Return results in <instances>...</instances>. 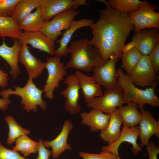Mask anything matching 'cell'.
Returning <instances> with one entry per match:
<instances>
[{
    "instance_id": "1",
    "label": "cell",
    "mask_w": 159,
    "mask_h": 159,
    "mask_svg": "<svg viewBox=\"0 0 159 159\" xmlns=\"http://www.w3.org/2000/svg\"><path fill=\"white\" fill-rule=\"evenodd\" d=\"M98 1L106 6L100 11L98 19L90 26L92 36L88 43L97 48L106 62L112 56L120 58L125 41L134 27L127 14L113 8L107 1Z\"/></svg>"
},
{
    "instance_id": "2",
    "label": "cell",
    "mask_w": 159,
    "mask_h": 159,
    "mask_svg": "<svg viewBox=\"0 0 159 159\" xmlns=\"http://www.w3.org/2000/svg\"><path fill=\"white\" fill-rule=\"evenodd\" d=\"M88 40L87 39H79L72 42L68 47L71 58L64 66L66 69L72 68L90 72L95 67L105 63L97 48L88 44Z\"/></svg>"
},
{
    "instance_id": "3",
    "label": "cell",
    "mask_w": 159,
    "mask_h": 159,
    "mask_svg": "<svg viewBox=\"0 0 159 159\" xmlns=\"http://www.w3.org/2000/svg\"><path fill=\"white\" fill-rule=\"evenodd\" d=\"M117 85L122 89L123 97L127 103H135L140 110L143 109L145 104L154 107L159 106V97L155 92L158 80L151 87L140 89L132 83L129 75L120 68L117 70Z\"/></svg>"
},
{
    "instance_id": "4",
    "label": "cell",
    "mask_w": 159,
    "mask_h": 159,
    "mask_svg": "<svg viewBox=\"0 0 159 159\" xmlns=\"http://www.w3.org/2000/svg\"><path fill=\"white\" fill-rule=\"evenodd\" d=\"M15 90L11 88L4 89L0 92V95L3 98H9L11 95H17L21 98V104L23 109L27 112L33 110L36 112L38 106L43 110L45 111L47 102L42 98L43 90L38 88L34 83L33 79L29 78L25 85L22 87H14Z\"/></svg>"
},
{
    "instance_id": "5",
    "label": "cell",
    "mask_w": 159,
    "mask_h": 159,
    "mask_svg": "<svg viewBox=\"0 0 159 159\" xmlns=\"http://www.w3.org/2000/svg\"><path fill=\"white\" fill-rule=\"evenodd\" d=\"M45 68L48 72V77L43 90L45 97L50 100L54 98V92L59 86V83L64 80V77L67 73L64 63L61 58L55 55L53 57H46Z\"/></svg>"
},
{
    "instance_id": "6",
    "label": "cell",
    "mask_w": 159,
    "mask_h": 159,
    "mask_svg": "<svg viewBox=\"0 0 159 159\" xmlns=\"http://www.w3.org/2000/svg\"><path fill=\"white\" fill-rule=\"evenodd\" d=\"M157 6L145 1L138 10L127 15L134 26L136 32L144 29L159 28V13L155 11Z\"/></svg>"
},
{
    "instance_id": "7",
    "label": "cell",
    "mask_w": 159,
    "mask_h": 159,
    "mask_svg": "<svg viewBox=\"0 0 159 159\" xmlns=\"http://www.w3.org/2000/svg\"><path fill=\"white\" fill-rule=\"evenodd\" d=\"M122 88L117 85L113 89L105 90L102 96L95 97L86 103L87 106L107 114H110L126 103L123 97Z\"/></svg>"
},
{
    "instance_id": "8",
    "label": "cell",
    "mask_w": 159,
    "mask_h": 159,
    "mask_svg": "<svg viewBox=\"0 0 159 159\" xmlns=\"http://www.w3.org/2000/svg\"><path fill=\"white\" fill-rule=\"evenodd\" d=\"M129 76L135 86L142 87H151L158 79L148 55L141 56L137 64Z\"/></svg>"
},
{
    "instance_id": "9",
    "label": "cell",
    "mask_w": 159,
    "mask_h": 159,
    "mask_svg": "<svg viewBox=\"0 0 159 159\" xmlns=\"http://www.w3.org/2000/svg\"><path fill=\"white\" fill-rule=\"evenodd\" d=\"M79 13V11L74 9L63 11L46 22L41 32L54 42L63 30L70 27Z\"/></svg>"
},
{
    "instance_id": "10",
    "label": "cell",
    "mask_w": 159,
    "mask_h": 159,
    "mask_svg": "<svg viewBox=\"0 0 159 159\" xmlns=\"http://www.w3.org/2000/svg\"><path fill=\"white\" fill-rule=\"evenodd\" d=\"M118 59L112 56L104 64L95 67L93 70L92 77L96 82L106 90H113L117 85L115 66Z\"/></svg>"
},
{
    "instance_id": "11",
    "label": "cell",
    "mask_w": 159,
    "mask_h": 159,
    "mask_svg": "<svg viewBox=\"0 0 159 159\" xmlns=\"http://www.w3.org/2000/svg\"><path fill=\"white\" fill-rule=\"evenodd\" d=\"M85 0H46L40 7L41 17L45 22L65 10L77 9L80 6L88 5Z\"/></svg>"
},
{
    "instance_id": "12",
    "label": "cell",
    "mask_w": 159,
    "mask_h": 159,
    "mask_svg": "<svg viewBox=\"0 0 159 159\" xmlns=\"http://www.w3.org/2000/svg\"><path fill=\"white\" fill-rule=\"evenodd\" d=\"M64 83L67 87L62 91L61 95L66 98L65 109L71 115L78 113L80 112L81 107L78 102L80 89L78 79L74 74L69 75Z\"/></svg>"
},
{
    "instance_id": "13",
    "label": "cell",
    "mask_w": 159,
    "mask_h": 159,
    "mask_svg": "<svg viewBox=\"0 0 159 159\" xmlns=\"http://www.w3.org/2000/svg\"><path fill=\"white\" fill-rule=\"evenodd\" d=\"M139 135L138 126L130 127L123 124L120 135L118 139L114 143L102 147V151H107L119 156V147L122 143L126 142L132 145L131 150L134 155H137L142 150V148L137 142Z\"/></svg>"
},
{
    "instance_id": "14",
    "label": "cell",
    "mask_w": 159,
    "mask_h": 159,
    "mask_svg": "<svg viewBox=\"0 0 159 159\" xmlns=\"http://www.w3.org/2000/svg\"><path fill=\"white\" fill-rule=\"evenodd\" d=\"M158 29H144L135 32L132 41L142 55H148L159 42Z\"/></svg>"
},
{
    "instance_id": "15",
    "label": "cell",
    "mask_w": 159,
    "mask_h": 159,
    "mask_svg": "<svg viewBox=\"0 0 159 159\" xmlns=\"http://www.w3.org/2000/svg\"><path fill=\"white\" fill-rule=\"evenodd\" d=\"M18 39L22 44H30L32 47L51 56L54 55L56 49L54 42L41 31L22 32Z\"/></svg>"
},
{
    "instance_id": "16",
    "label": "cell",
    "mask_w": 159,
    "mask_h": 159,
    "mask_svg": "<svg viewBox=\"0 0 159 159\" xmlns=\"http://www.w3.org/2000/svg\"><path fill=\"white\" fill-rule=\"evenodd\" d=\"M141 117L138 126L140 140V146L142 148L149 143L150 137L155 134L159 137V121H156L151 112L143 109L140 110Z\"/></svg>"
},
{
    "instance_id": "17",
    "label": "cell",
    "mask_w": 159,
    "mask_h": 159,
    "mask_svg": "<svg viewBox=\"0 0 159 159\" xmlns=\"http://www.w3.org/2000/svg\"><path fill=\"white\" fill-rule=\"evenodd\" d=\"M73 127V125L71 121L66 120L64 121L61 131L56 138L51 141H43L46 148H52V155L54 159L59 158L64 151L72 150L71 145L67 143V141L69 133Z\"/></svg>"
},
{
    "instance_id": "18",
    "label": "cell",
    "mask_w": 159,
    "mask_h": 159,
    "mask_svg": "<svg viewBox=\"0 0 159 159\" xmlns=\"http://www.w3.org/2000/svg\"><path fill=\"white\" fill-rule=\"evenodd\" d=\"M11 47H9L4 39L0 45V56L4 59L9 65L13 78L16 80L21 73L18 65L19 57L22 44L17 39H14Z\"/></svg>"
},
{
    "instance_id": "19",
    "label": "cell",
    "mask_w": 159,
    "mask_h": 159,
    "mask_svg": "<svg viewBox=\"0 0 159 159\" xmlns=\"http://www.w3.org/2000/svg\"><path fill=\"white\" fill-rule=\"evenodd\" d=\"M29 48L27 44H22L19 60L26 68L29 78L36 79L41 74L45 68L46 63L32 55Z\"/></svg>"
},
{
    "instance_id": "20",
    "label": "cell",
    "mask_w": 159,
    "mask_h": 159,
    "mask_svg": "<svg viewBox=\"0 0 159 159\" xmlns=\"http://www.w3.org/2000/svg\"><path fill=\"white\" fill-rule=\"evenodd\" d=\"M94 23L92 19L83 18L75 21L73 22L70 27L64 33L61 39L57 40V43L59 46L55 50L54 55L60 58L66 56L69 54L68 44L75 32L79 29L86 26H90Z\"/></svg>"
},
{
    "instance_id": "21",
    "label": "cell",
    "mask_w": 159,
    "mask_h": 159,
    "mask_svg": "<svg viewBox=\"0 0 159 159\" xmlns=\"http://www.w3.org/2000/svg\"><path fill=\"white\" fill-rule=\"evenodd\" d=\"M80 116L81 124L89 127L92 132L104 130L107 127L110 118V114L104 113L94 108H92L88 112H82Z\"/></svg>"
},
{
    "instance_id": "22",
    "label": "cell",
    "mask_w": 159,
    "mask_h": 159,
    "mask_svg": "<svg viewBox=\"0 0 159 159\" xmlns=\"http://www.w3.org/2000/svg\"><path fill=\"white\" fill-rule=\"evenodd\" d=\"M74 74L78 79L86 103L94 97L103 95L101 86L96 82L92 76H88L79 70Z\"/></svg>"
},
{
    "instance_id": "23",
    "label": "cell",
    "mask_w": 159,
    "mask_h": 159,
    "mask_svg": "<svg viewBox=\"0 0 159 159\" xmlns=\"http://www.w3.org/2000/svg\"><path fill=\"white\" fill-rule=\"evenodd\" d=\"M110 114V118L108 124L104 130L100 131V136L104 141L108 145L116 141L120 137L121 132L120 127L123 123L117 108Z\"/></svg>"
},
{
    "instance_id": "24",
    "label": "cell",
    "mask_w": 159,
    "mask_h": 159,
    "mask_svg": "<svg viewBox=\"0 0 159 159\" xmlns=\"http://www.w3.org/2000/svg\"><path fill=\"white\" fill-rule=\"evenodd\" d=\"M46 0H19L11 17L19 24L35 9L42 5Z\"/></svg>"
},
{
    "instance_id": "25",
    "label": "cell",
    "mask_w": 159,
    "mask_h": 159,
    "mask_svg": "<svg viewBox=\"0 0 159 159\" xmlns=\"http://www.w3.org/2000/svg\"><path fill=\"white\" fill-rule=\"evenodd\" d=\"M117 110L123 124L130 127H135L139 124L141 114L138 111V105L135 103H128L126 105L117 108Z\"/></svg>"
},
{
    "instance_id": "26",
    "label": "cell",
    "mask_w": 159,
    "mask_h": 159,
    "mask_svg": "<svg viewBox=\"0 0 159 159\" xmlns=\"http://www.w3.org/2000/svg\"><path fill=\"white\" fill-rule=\"evenodd\" d=\"M40 6L29 14L19 24L21 30L25 32L42 31L46 22L42 19Z\"/></svg>"
},
{
    "instance_id": "27",
    "label": "cell",
    "mask_w": 159,
    "mask_h": 159,
    "mask_svg": "<svg viewBox=\"0 0 159 159\" xmlns=\"http://www.w3.org/2000/svg\"><path fill=\"white\" fill-rule=\"evenodd\" d=\"M22 32L19 24L11 17L0 16V37L17 39Z\"/></svg>"
},
{
    "instance_id": "28",
    "label": "cell",
    "mask_w": 159,
    "mask_h": 159,
    "mask_svg": "<svg viewBox=\"0 0 159 159\" xmlns=\"http://www.w3.org/2000/svg\"><path fill=\"white\" fill-rule=\"evenodd\" d=\"M107 2L113 8L127 14L138 10L145 1L138 0H108Z\"/></svg>"
},
{
    "instance_id": "29",
    "label": "cell",
    "mask_w": 159,
    "mask_h": 159,
    "mask_svg": "<svg viewBox=\"0 0 159 159\" xmlns=\"http://www.w3.org/2000/svg\"><path fill=\"white\" fill-rule=\"evenodd\" d=\"M15 141L16 144L13 150L16 151H20L25 157L37 152L38 142L32 140L26 135L20 136L17 138Z\"/></svg>"
},
{
    "instance_id": "30",
    "label": "cell",
    "mask_w": 159,
    "mask_h": 159,
    "mask_svg": "<svg viewBox=\"0 0 159 159\" xmlns=\"http://www.w3.org/2000/svg\"><path fill=\"white\" fill-rule=\"evenodd\" d=\"M5 120L9 129L7 139V143L9 145L12 144L20 136L29 134L30 131L19 125L11 116L6 115Z\"/></svg>"
},
{
    "instance_id": "31",
    "label": "cell",
    "mask_w": 159,
    "mask_h": 159,
    "mask_svg": "<svg viewBox=\"0 0 159 159\" xmlns=\"http://www.w3.org/2000/svg\"><path fill=\"white\" fill-rule=\"evenodd\" d=\"M141 55L135 47L122 53L120 57L122 62L121 67L126 71L127 74L129 75L135 67Z\"/></svg>"
},
{
    "instance_id": "32",
    "label": "cell",
    "mask_w": 159,
    "mask_h": 159,
    "mask_svg": "<svg viewBox=\"0 0 159 159\" xmlns=\"http://www.w3.org/2000/svg\"><path fill=\"white\" fill-rule=\"evenodd\" d=\"M79 155L83 159H121L119 156L106 150H102L99 154H92L80 151Z\"/></svg>"
},
{
    "instance_id": "33",
    "label": "cell",
    "mask_w": 159,
    "mask_h": 159,
    "mask_svg": "<svg viewBox=\"0 0 159 159\" xmlns=\"http://www.w3.org/2000/svg\"><path fill=\"white\" fill-rule=\"evenodd\" d=\"M19 0H0V16L11 17Z\"/></svg>"
},
{
    "instance_id": "34",
    "label": "cell",
    "mask_w": 159,
    "mask_h": 159,
    "mask_svg": "<svg viewBox=\"0 0 159 159\" xmlns=\"http://www.w3.org/2000/svg\"><path fill=\"white\" fill-rule=\"evenodd\" d=\"M0 159H26L17 151L5 148L0 142Z\"/></svg>"
},
{
    "instance_id": "35",
    "label": "cell",
    "mask_w": 159,
    "mask_h": 159,
    "mask_svg": "<svg viewBox=\"0 0 159 159\" xmlns=\"http://www.w3.org/2000/svg\"><path fill=\"white\" fill-rule=\"evenodd\" d=\"M152 66L156 74L159 73V42L148 55Z\"/></svg>"
},
{
    "instance_id": "36",
    "label": "cell",
    "mask_w": 159,
    "mask_h": 159,
    "mask_svg": "<svg viewBox=\"0 0 159 159\" xmlns=\"http://www.w3.org/2000/svg\"><path fill=\"white\" fill-rule=\"evenodd\" d=\"M38 143L37 149L38 156L37 159H49L50 156L52 154V151L47 149L44 146L42 139H40Z\"/></svg>"
},
{
    "instance_id": "37",
    "label": "cell",
    "mask_w": 159,
    "mask_h": 159,
    "mask_svg": "<svg viewBox=\"0 0 159 159\" xmlns=\"http://www.w3.org/2000/svg\"><path fill=\"white\" fill-rule=\"evenodd\" d=\"M146 149L148 155V159H158L157 155L159 153V147L153 141L149 142L146 146Z\"/></svg>"
},
{
    "instance_id": "38",
    "label": "cell",
    "mask_w": 159,
    "mask_h": 159,
    "mask_svg": "<svg viewBox=\"0 0 159 159\" xmlns=\"http://www.w3.org/2000/svg\"><path fill=\"white\" fill-rule=\"evenodd\" d=\"M8 74L0 69V88H6L8 86Z\"/></svg>"
},
{
    "instance_id": "39",
    "label": "cell",
    "mask_w": 159,
    "mask_h": 159,
    "mask_svg": "<svg viewBox=\"0 0 159 159\" xmlns=\"http://www.w3.org/2000/svg\"><path fill=\"white\" fill-rule=\"evenodd\" d=\"M11 103V101L9 98H0V109L3 111H6L8 109L9 105Z\"/></svg>"
},
{
    "instance_id": "40",
    "label": "cell",
    "mask_w": 159,
    "mask_h": 159,
    "mask_svg": "<svg viewBox=\"0 0 159 159\" xmlns=\"http://www.w3.org/2000/svg\"><path fill=\"white\" fill-rule=\"evenodd\" d=\"M135 47V44L132 41L128 44L124 45L122 49V52H124Z\"/></svg>"
},
{
    "instance_id": "41",
    "label": "cell",
    "mask_w": 159,
    "mask_h": 159,
    "mask_svg": "<svg viewBox=\"0 0 159 159\" xmlns=\"http://www.w3.org/2000/svg\"><path fill=\"white\" fill-rule=\"evenodd\" d=\"M65 159V158H63V159Z\"/></svg>"
}]
</instances>
